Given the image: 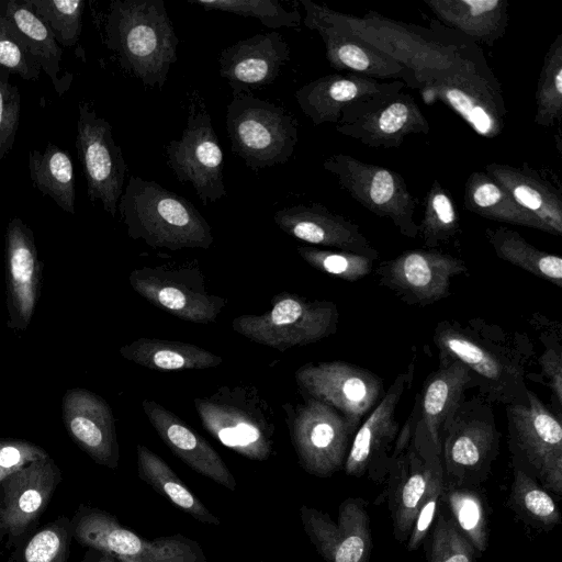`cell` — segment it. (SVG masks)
<instances>
[{
  "label": "cell",
  "instance_id": "cell-8",
  "mask_svg": "<svg viewBox=\"0 0 562 562\" xmlns=\"http://www.w3.org/2000/svg\"><path fill=\"white\" fill-rule=\"evenodd\" d=\"M337 304L283 291L271 299V308L233 319L232 328L248 340L279 351L317 342L337 331Z\"/></svg>",
  "mask_w": 562,
  "mask_h": 562
},
{
  "label": "cell",
  "instance_id": "cell-4",
  "mask_svg": "<svg viewBox=\"0 0 562 562\" xmlns=\"http://www.w3.org/2000/svg\"><path fill=\"white\" fill-rule=\"evenodd\" d=\"M416 82L425 103L442 102L477 135L492 139L502 134L507 109L501 85L469 37L463 36L460 55L449 67L423 72Z\"/></svg>",
  "mask_w": 562,
  "mask_h": 562
},
{
  "label": "cell",
  "instance_id": "cell-24",
  "mask_svg": "<svg viewBox=\"0 0 562 562\" xmlns=\"http://www.w3.org/2000/svg\"><path fill=\"white\" fill-rule=\"evenodd\" d=\"M61 417L71 440L95 463L117 468L115 419L104 398L86 389H70L63 396Z\"/></svg>",
  "mask_w": 562,
  "mask_h": 562
},
{
  "label": "cell",
  "instance_id": "cell-54",
  "mask_svg": "<svg viewBox=\"0 0 562 562\" xmlns=\"http://www.w3.org/2000/svg\"><path fill=\"white\" fill-rule=\"evenodd\" d=\"M117 562H143L137 558H119Z\"/></svg>",
  "mask_w": 562,
  "mask_h": 562
},
{
  "label": "cell",
  "instance_id": "cell-30",
  "mask_svg": "<svg viewBox=\"0 0 562 562\" xmlns=\"http://www.w3.org/2000/svg\"><path fill=\"white\" fill-rule=\"evenodd\" d=\"M306 27L319 34L328 64L335 70L381 81L401 80L407 87L417 88L414 77L403 65L370 44L327 26L312 24Z\"/></svg>",
  "mask_w": 562,
  "mask_h": 562
},
{
  "label": "cell",
  "instance_id": "cell-25",
  "mask_svg": "<svg viewBox=\"0 0 562 562\" xmlns=\"http://www.w3.org/2000/svg\"><path fill=\"white\" fill-rule=\"evenodd\" d=\"M289 60L290 47L280 33H258L221 52L220 75L233 97L247 94L272 83Z\"/></svg>",
  "mask_w": 562,
  "mask_h": 562
},
{
  "label": "cell",
  "instance_id": "cell-39",
  "mask_svg": "<svg viewBox=\"0 0 562 562\" xmlns=\"http://www.w3.org/2000/svg\"><path fill=\"white\" fill-rule=\"evenodd\" d=\"M72 539L70 518L59 516L24 536L4 562H68Z\"/></svg>",
  "mask_w": 562,
  "mask_h": 562
},
{
  "label": "cell",
  "instance_id": "cell-12",
  "mask_svg": "<svg viewBox=\"0 0 562 562\" xmlns=\"http://www.w3.org/2000/svg\"><path fill=\"white\" fill-rule=\"evenodd\" d=\"M290 438L300 465L310 474L328 477L344 468L357 429L331 406L304 396L285 404Z\"/></svg>",
  "mask_w": 562,
  "mask_h": 562
},
{
  "label": "cell",
  "instance_id": "cell-19",
  "mask_svg": "<svg viewBox=\"0 0 562 562\" xmlns=\"http://www.w3.org/2000/svg\"><path fill=\"white\" fill-rule=\"evenodd\" d=\"M336 131L366 146L390 149L400 147L408 135L428 134L430 124L415 98L398 92L347 108Z\"/></svg>",
  "mask_w": 562,
  "mask_h": 562
},
{
  "label": "cell",
  "instance_id": "cell-50",
  "mask_svg": "<svg viewBox=\"0 0 562 562\" xmlns=\"http://www.w3.org/2000/svg\"><path fill=\"white\" fill-rule=\"evenodd\" d=\"M445 487V475L442 462L439 463L430 477L428 487L417 510L409 537L407 549L416 550L427 537L437 515L439 502L441 501Z\"/></svg>",
  "mask_w": 562,
  "mask_h": 562
},
{
  "label": "cell",
  "instance_id": "cell-46",
  "mask_svg": "<svg viewBox=\"0 0 562 562\" xmlns=\"http://www.w3.org/2000/svg\"><path fill=\"white\" fill-rule=\"evenodd\" d=\"M296 250L312 268L348 282L358 281L373 270L374 260L363 255L313 246H300Z\"/></svg>",
  "mask_w": 562,
  "mask_h": 562
},
{
  "label": "cell",
  "instance_id": "cell-14",
  "mask_svg": "<svg viewBox=\"0 0 562 562\" xmlns=\"http://www.w3.org/2000/svg\"><path fill=\"white\" fill-rule=\"evenodd\" d=\"M294 378L303 396L331 406L356 429L384 395L379 375L340 360L305 363Z\"/></svg>",
  "mask_w": 562,
  "mask_h": 562
},
{
  "label": "cell",
  "instance_id": "cell-38",
  "mask_svg": "<svg viewBox=\"0 0 562 562\" xmlns=\"http://www.w3.org/2000/svg\"><path fill=\"white\" fill-rule=\"evenodd\" d=\"M29 170L33 187L48 195L64 211L75 214V173L71 157L48 143L44 153L32 150Z\"/></svg>",
  "mask_w": 562,
  "mask_h": 562
},
{
  "label": "cell",
  "instance_id": "cell-11",
  "mask_svg": "<svg viewBox=\"0 0 562 562\" xmlns=\"http://www.w3.org/2000/svg\"><path fill=\"white\" fill-rule=\"evenodd\" d=\"M323 168L369 212L390 220L405 237L418 236V224L414 218L417 200L400 173L345 154L327 157Z\"/></svg>",
  "mask_w": 562,
  "mask_h": 562
},
{
  "label": "cell",
  "instance_id": "cell-32",
  "mask_svg": "<svg viewBox=\"0 0 562 562\" xmlns=\"http://www.w3.org/2000/svg\"><path fill=\"white\" fill-rule=\"evenodd\" d=\"M446 27L493 46L508 26V0H425Z\"/></svg>",
  "mask_w": 562,
  "mask_h": 562
},
{
  "label": "cell",
  "instance_id": "cell-3",
  "mask_svg": "<svg viewBox=\"0 0 562 562\" xmlns=\"http://www.w3.org/2000/svg\"><path fill=\"white\" fill-rule=\"evenodd\" d=\"M105 45L120 66L150 89H162L177 60L179 38L162 0H114L105 19Z\"/></svg>",
  "mask_w": 562,
  "mask_h": 562
},
{
  "label": "cell",
  "instance_id": "cell-10",
  "mask_svg": "<svg viewBox=\"0 0 562 562\" xmlns=\"http://www.w3.org/2000/svg\"><path fill=\"white\" fill-rule=\"evenodd\" d=\"M492 404L480 396L464 398L441 438V462L447 483L465 485L483 479L499 449Z\"/></svg>",
  "mask_w": 562,
  "mask_h": 562
},
{
  "label": "cell",
  "instance_id": "cell-33",
  "mask_svg": "<svg viewBox=\"0 0 562 562\" xmlns=\"http://www.w3.org/2000/svg\"><path fill=\"white\" fill-rule=\"evenodd\" d=\"M120 355L156 371L199 370L220 366L223 358L200 346L160 338L140 337L120 348Z\"/></svg>",
  "mask_w": 562,
  "mask_h": 562
},
{
  "label": "cell",
  "instance_id": "cell-18",
  "mask_svg": "<svg viewBox=\"0 0 562 562\" xmlns=\"http://www.w3.org/2000/svg\"><path fill=\"white\" fill-rule=\"evenodd\" d=\"M468 271L463 260L437 248L409 249L382 261L379 283L408 305L427 306L451 294V280Z\"/></svg>",
  "mask_w": 562,
  "mask_h": 562
},
{
  "label": "cell",
  "instance_id": "cell-28",
  "mask_svg": "<svg viewBox=\"0 0 562 562\" xmlns=\"http://www.w3.org/2000/svg\"><path fill=\"white\" fill-rule=\"evenodd\" d=\"M142 408L162 442L199 474L234 492L236 480L216 450L178 415L153 400Z\"/></svg>",
  "mask_w": 562,
  "mask_h": 562
},
{
  "label": "cell",
  "instance_id": "cell-5",
  "mask_svg": "<svg viewBox=\"0 0 562 562\" xmlns=\"http://www.w3.org/2000/svg\"><path fill=\"white\" fill-rule=\"evenodd\" d=\"M127 235L153 248L209 249L212 227L182 195L155 181L131 176L117 204Z\"/></svg>",
  "mask_w": 562,
  "mask_h": 562
},
{
  "label": "cell",
  "instance_id": "cell-13",
  "mask_svg": "<svg viewBox=\"0 0 562 562\" xmlns=\"http://www.w3.org/2000/svg\"><path fill=\"white\" fill-rule=\"evenodd\" d=\"M132 289L151 305L196 324L217 321L227 300L207 291L204 276L193 265H160L134 269Z\"/></svg>",
  "mask_w": 562,
  "mask_h": 562
},
{
  "label": "cell",
  "instance_id": "cell-34",
  "mask_svg": "<svg viewBox=\"0 0 562 562\" xmlns=\"http://www.w3.org/2000/svg\"><path fill=\"white\" fill-rule=\"evenodd\" d=\"M1 3L4 15L22 34L55 91L64 94L70 81L58 76L63 49L48 26L36 15L29 0H1Z\"/></svg>",
  "mask_w": 562,
  "mask_h": 562
},
{
  "label": "cell",
  "instance_id": "cell-49",
  "mask_svg": "<svg viewBox=\"0 0 562 562\" xmlns=\"http://www.w3.org/2000/svg\"><path fill=\"white\" fill-rule=\"evenodd\" d=\"M540 339L546 349L539 358V375L527 373V378L549 387L554 414L562 418V345L552 335H542Z\"/></svg>",
  "mask_w": 562,
  "mask_h": 562
},
{
  "label": "cell",
  "instance_id": "cell-42",
  "mask_svg": "<svg viewBox=\"0 0 562 562\" xmlns=\"http://www.w3.org/2000/svg\"><path fill=\"white\" fill-rule=\"evenodd\" d=\"M562 116V34L550 45L539 75L536 91L535 123L552 127Z\"/></svg>",
  "mask_w": 562,
  "mask_h": 562
},
{
  "label": "cell",
  "instance_id": "cell-20",
  "mask_svg": "<svg viewBox=\"0 0 562 562\" xmlns=\"http://www.w3.org/2000/svg\"><path fill=\"white\" fill-rule=\"evenodd\" d=\"M63 476L49 456L33 461L0 484V527L15 546L35 529Z\"/></svg>",
  "mask_w": 562,
  "mask_h": 562
},
{
  "label": "cell",
  "instance_id": "cell-44",
  "mask_svg": "<svg viewBox=\"0 0 562 562\" xmlns=\"http://www.w3.org/2000/svg\"><path fill=\"white\" fill-rule=\"evenodd\" d=\"M206 11H222L244 18L258 19L271 29L294 27L301 24L297 10L289 11L277 0H191Z\"/></svg>",
  "mask_w": 562,
  "mask_h": 562
},
{
  "label": "cell",
  "instance_id": "cell-40",
  "mask_svg": "<svg viewBox=\"0 0 562 562\" xmlns=\"http://www.w3.org/2000/svg\"><path fill=\"white\" fill-rule=\"evenodd\" d=\"M460 229L457 209L449 191L435 179L425 195L424 214L418 235L425 248L449 243Z\"/></svg>",
  "mask_w": 562,
  "mask_h": 562
},
{
  "label": "cell",
  "instance_id": "cell-16",
  "mask_svg": "<svg viewBox=\"0 0 562 562\" xmlns=\"http://www.w3.org/2000/svg\"><path fill=\"white\" fill-rule=\"evenodd\" d=\"M471 387L469 370L458 360H440L427 376L406 420L409 442L423 458L441 457L442 434Z\"/></svg>",
  "mask_w": 562,
  "mask_h": 562
},
{
  "label": "cell",
  "instance_id": "cell-55",
  "mask_svg": "<svg viewBox=\"0 0 562 562\" xmlns=\"http://www.w3.org/2000/svg\"><path fill=\"white\" fill-rule=\"evenodd\" d=\"M7 536V533L4 532V530L0 527V543L2 542V540L4 539V537Z\"/></svg>",
  "mask_w": 562,
  "mask_h": 562
},
{
  "label": "cell",
  "instance_id": "cell-41",
  "mask_svg": "<svg viewBox=\"0 0 562 562\" xmlns=\"http://www.w3.org/2000/svg\"><path fill=\"white\" fill-rule=\"evenodd\" d=\"M442 499L446 501L450 518L457 528L476 552H484L487 547V526L485 509L479 493L465 485H456L445 481Z\"/></svg>",
  "mask_w": 562,
  "mask_h": 562
},
{
  "label": "cell",
  "instance_id": "cell-47",
  "mask_svg": "<svg viewBox=\"0 0 562 562\" xmlns=\"http://www.w3.org/2000/svg\"><path fill=\"white\" fill-rule=\"evenodd\" d=\"M0 68H4L24 80H37L42 70L22 34L4 15L1 0Z\"/></svg>",
  "mask_w": 562,
  "mask_h": 562
},
{
  "label": "cell",
  "instance_id": "cell-21",
  "mask_svg": "<svg viewBox=\"0 0 562 562\" xmlns=\"http://www.w3.org/2000/svg\"><path fill=\"white\" fill-rule=\"evenodd\" d=\"M414 367L411 363L405 372L394 379L357 429L342 468L346 474L362 476L370 473L380 476L387 472L392 448L401 429L396 411L402 395L413 381Z\"/></svg>",
  "mask_w": 562,
  "mask_h": 562
},
{
  "label": "cell",
  "instance_id": "cell-27",
  "mask_svg": "<svg viewBox=\"0 0 562 562\" xmlns=\"http://www.w3.org/2000/svg\"><path fill=\"white\" fill-rule=\"evenodd\" d=\"M273 221L282 232L304 243L363 255L374 261L379 258V251L356 223L321 203L280 209Z\"/></svg>",
  "mask_w": 562,
  "mask_h": 562
},
{
  "label": "cell",
  "instance_id": "cell-17",
  "mask_svg": "<svg viewBox=\"0 0 562 562\" xmlns=\"http://www.w3.org/2000/svg\"><path fill=\"white\" fill-rule=\"evenodd\" d=\"M76 149L91 202L100 201L104 211L115 217L123 194L127 166L116 145L111 124L99 116L87 102L78 106Z\"/></svg>",
  "mask_w": 562,
  "mask_h": 562
},
{
  "label": "cell",
  "instance_id": "cell-52",
  "mask_svg": "<svg viewBox=\"0 0 562 562\" xmlns=\"http://www.w3.org/2000/svg\"><path fill=\"white\" fill-rule=\"evenodd\" d=\"M49 454L45 449L27 440L0 439V484L13 472Z\"/></svg>",
  "mask_w": 562,
  "mask_h": 562
},
{
  "label": "cell",
  "instance_id": "cell-15",
  "mask_svg": "<svg viewBox=\"0 0 562 562\" xmlns=\"http://www.w3.org/2000/svg\"><path fill=\"white\" fill-rule=\"evenodd\" d=\"M166 154L177 179L191 184L204 205L226 195L224 155L204 106H191L181 137L168 143Z\"/></svg>",
  "mask_w": 562,
  "mask_h": 562
},
{
  "label": "cell",
  "instance_id": "cell-23",
  "mask_svg": "<svg viewBox=\"0 0 562 562\" xmlns=\"http://www.w3.org/2000/svg\"><path fill=\"white\" fill-rule=\"evenodd\" d=\"M7 326L13 331L25 330L40 297L43 263L38 259L33 231L13 217L4 235Z\"/></svg>",
  "mask_w": 562,
  "mask_h": 562
},
{
  "label": "cell",
  "instance_id": "cell-45",
  "mask_svg": "<svg viewBox=\"0 0 562 562\" xmlns=\"http://www.w3.org/2000/svg\"><path fill=\"white\" fill-rule=\"evenodd\" d=\"M36 15L48 26L58 45L78 43L82 29V0H29Z\"/></svg>",
  "mask_w": 562,
  "mask_h": 562
},
{
  "label": "cell",
  "instance_id": "cell-7",
  "mask_svg": "<svg viewBox=\"0 0 562 562\" xmlns=\"http://www.w3.org/2000/svg\"><path fill=\"white\" fill-rule=\"evenodd\" d=\"M226 130L232 151L254 171L288 162L299 139L291 113L252 93L233 97Z\"/></svg>",
  "mask_w": 562,
  "mask_h": 562
},
{
  "label": "cell",
  "instance_id": "cell-9",
  "mask_svg": "<svg viewBox=\"0 0 562 562\" xmlns=\"http://www.w3.org/2000/svg\"><path fill=\"white\" fill-rule=\"evenodd\" d=\"M528 404L505 406L508 448L514 465L546 491L562 494V426L559 418L528 390Z\"/></svg>",
  "mask_w": 562,
  "mask_h": 562
},
{
  "label": "cell",
  "instance_id": "cell-6",
  "mask_svg": "<svg viewBox=\"0 0 562 562\" xmlns=\"http://www.w3.org/2000/svg\"><path fill=\"white\" fill-rule=\"evenodd\" d=\"M193 402L203 428L222 445L249 460L269 459L276 431L273 413L255 386L223 385Z\"/></svg>",
  "mask_w": 562,
  "mask_h": 562
},
{
  "label": "cell",
  "instance_id": "cell-1",
  "mask_svg": "<svg viewBox=\"0 0 562 562\" xmlns=\"http://www.w3.org/2000/svg\"><path fill=\"white\" fill-rule=\"evenodd\" d=\"M440 360L467 367L473 387L488 403L528 404L527 366L533 356L526 335L507 333L483 319L441 321L434 330Z\"/></svg>",
  "mask_w": 562,
  "mask_h": 562
},
{
  "label": "cell",
  "instance_id": "cell-43",
  "mask_svg": "<svg viewBox=\"0 0 562 562\" xmlns=\"http://www.w3.org/2000/svg\"><path fill=\"white\" fill-rule=\"evenodd\" d=\"M510 505L522 518L548 527L561 522V514L554 499L532 476L514 465Z\"/></svg>",
  "mask_w": 562,
  "mask_h": 562
},
{
  "label": "cell",
  "instance_id": "cell-53",
  "mask_svg": "<svg viewBox=\"0 0 562 562\" xmlns=\"http://www.w3.org/2000/svg\"><path fill=\"white\" fill-rule=\"evenodd\" d=\"M81 562H117V559L112 554L88 549Z\"/></svg>",
  "mask_w": 562,
  "mask_h": 562
},
{
  "label": "cell",
  "instance_id": "cell-37",
  "mask_svg": "<svg viewBox=\"0 0 562 562\" xmlns=\"http://www.w3.org/2000/svg\"><path fill=\"white\" fill-rule=\"evenodd\" d=\"M485 237L495 255L558 288L562 286V258L536 248L518 232L506 227H487Z\"/></svg>",
  "mask_w": 562,
  "mask_h": 562
},
{
  "label": "cell",
  "instance_id": "cell-26",
  "mask_svg": "<svg viewBox=\"0 0 562 562\" xmlns=\"http://www.w3.org/2000/svg\"><path fill=\"white\" fill-rule=\"evenodd\" d=\"M406 85L401 80L381 81L357 74H331L301 87L295 99L314 125L337 124L347 108L380 95L398 93Z\"/></svg>",
  "mask_w": 562,
  "mask_h": 562
},
{
  "label": "cell",
  "instance_id": "cell-31",
  "mask_svg": "<svg viewBox=\"0 0 562 562\" xmlns=\"http://www.w3.org/2000/svg\"><path fill=\"white\" fill-rule=\"evenodd\" d=\"M441 457L423 458L411 442L390 459L387 472L392 483V518L394 536L400 541L408 539L417 510Z\"/></svg>",
  "mask_w": 562,
  "mask_h": 562
},
{
  "label": "cell",
  "instance_id": "cell-51",
  "mask_svg": "<svg viewBox=\"0 0 562 562\" xmlns=\"http://www.w3.org/2000/svg\"><path fill=\"white\" fill-rule=\"evenodd\" d=\"M10 75L0 68V160L12 148L20 121L21 97Z\"/></svg>",
  "mask_w": 562,
  "mask_h": 562
},
{
  "label": "cell",
  "instance_id": "cell-2",
  "mask_svg": "<svg viewBox=\"0 0 562 562\" xmlns=\"http://www.w3.org/2000/svg\"><path fill=\"white\" fill-rule=\"evenodd\" d=\"M300 3L305 11V26L317 24L355 36L394 58L415 81L423 72L449 67L461 52L463 35L446 26L435 24L426 29L373 11L356 16L312 0H300Z\"/></svg>",
  "mask_w": 562,
  "mask_h": 562
},
{
  "label": "cell",
  "instance_id": "cell-48",
  "mask_svg": "<svg viewBox=\"0 0 562 562\" xmlns=\"http://www.w3.org/2000/svg\"><path fill=\"white\" fill-rule=\"evenodd\" d=\"M475 553L453 520L439 515L431 535L428 562H476Z\"/></svg>",
  "mask_w": 562,
  "mask_h": 562
},
{
  "label": "cell",
  "instance_id": "cell-22",
  "mask_svg": "<svg viewBox=\"0 0 562 562\" xmlns=\"http://www.w3.org/2000/svg\"><path fill=\"white\" fill-rule=\"evenodd\" d=\"M303 528L326 562H368L372 550L369 516L360 498H347L335 522L327 514L302 505Z\"/></svg>",
  "mask_w": 562,
  "mask_h": 562
},
{
  "label": "cell",
  "instance_id": "cell-35",
  "mask_svg": "<svg viewBox=\"0 0 562 562\" xmlns=\"http://www.w3.org/2000/svg\"><path fill=\"white\" fill-rule=\"evenodd\" d=\"M463 205L469 212L486 220L544 232L532 214L483 171H473L468 177Z\"/></svg>",
  "mask_w": 562,
  "mask_h": 562
},
{
  "label": "cell",
  "instance_id": "cell-36",
  "mask_svg": "<svg viewBox=\"0 0 562 562\" xmlns=\"http://www.w3.org/2000/svg\"><path fill=\"white\" fill-rule=\"evenodd\" d=\"M136 464L138 476L158 494L198 521L220 525L203 503L187 487L173 470L148 447L136 446Z\"/></svg>",
  "mask_w": 562,
  "mask_h": 562
},
{
  "label": "cell",
  "instance_id": "cell-29",
  "mask_svg": "<svg viewBox=\"0 0 562 562\" xmlns=\"http://www.w3.org/2000/svg\"><path fill=\"white\" fill-rule=\"evenodd\" d=\"M484 172L507 191L514 200L532 214L544 233L562 235V194L560 189L529 165L512 166L491 162Z\"/></svg>",
  "mask_w": 562,
  "mask_h": 562
}]
</instances>
